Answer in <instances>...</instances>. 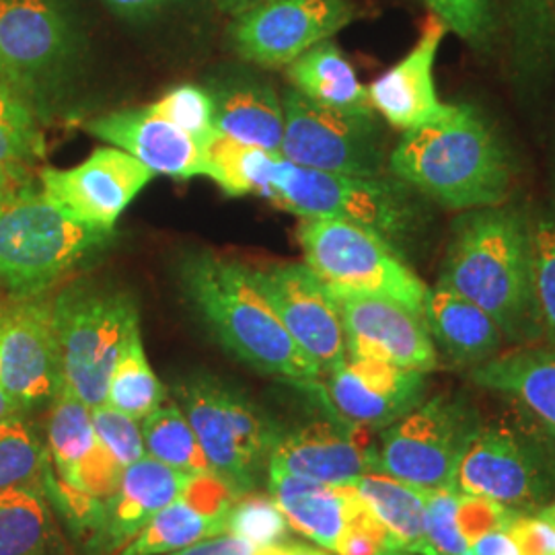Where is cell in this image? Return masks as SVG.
Segmentation results:
<instances>
[{"label":"cell","instance_id":"6da1fadb","mask_svg":"<svg viewBox=\"0 0 555 555\" xmlns=\"http://www.w3.org/2000/svg\"><path fill=\"white\" fill-rule=\"evenodd\" d=\"M438 282L476 302L504 339H543L533 291L531 217L511 204L461 212L451 227Z\"/></svg>","mask_w":555,"mask_h":555},{"label":"cell","instance_id":"7a4b0ae2","mask_svg":"<svg viewBox=\"0 0 555 555\" xmlns=\"http://www.w3.org/2000/svg\"><path fill=\"white\" fill-rule=\"evenodd\" d=\"M389 173L440 208L465 212L506 204L516 163L496 126L474 105L456 103L449 118L403 132Z\"/></svg>","mask_w":555,"mask_h":555},{"label":"cell","instance_id":"3957f363","mask_svg":"<svg viewBox=\"0 0 555 555\" xmlns=\"http://www.w3.org/2000/svg\"><path fill=\"white\" fill-rule=\"evenodd\" d=\"M179 282L202 323L237 360L261 375L302 387L321 380L318 364L286 332L249 268L199 251L183 259Z\"/></svg>","mask_w":555,"mask_h":555},{"label":"cell","instance_id":"277c9868","mask_svg":"<svg viewBox=\"0 0 555 555\" xmlns=\"http://www.w3.org/2000/svg\"><path fill=\"white\" fill-rule=\"evenodd\" d=\"M268 199L298 219L339 220L369 229L401 254L422 238L430 222L428 199L401 179L325 173L282 157Z\"/></svg>","mask_w":555,"mask_h":555},{"label":"cell","instance_id":"5b68a950","mask_svg":"<svg viewBox=\"0 0 555 555\" xmlns=\"http://www.w3.org/2000/svg\"><path fill=\"white\" fill-rule=\"evenodd\" d=\"M171 391L212 474L237 496L256 492L284 428L243 389L210 373L178 378Z\"/></svg>","mask_w":555,"mask_h":555},{"label":"cell","instance_id":"8992f818","mask_svg":"<svg viewBox=\"0 0 555 555\" xmlns=\"http://www.w3.org/2000/svg\"><path fill=\"white\" fill-rule=\"evenodd\" d=\"M112 231L70 217L41 188L20 185L0 215V284L38 297L109 241Z\"/></svg>","mask_w":555,"mask_h":555},{"label":"cell","instance_id":"52a82bcc","mask_svg":"<svg viewBox=\"0 0 555 555\" xmlns=\"http://www.w3.org/2000/svg\"><path fill=\"white\" fill-rule=\"evenodd\" d=\"M62 387L91 410L107 401L119 352L140 325L139 305L121 288L77 280L52 298Z\"/></svg>","mask_w":555,"mask_h":555},{"label":"cell","instance_id":"ba28073f","mask_svg":"<svg viewBox=\"0 0 555 555\" xmlns=\"http://www.w3.org/2000/svg\"><path fill=\"white\" fill-rule=\"evenodd\" d=\"M305 263L330 288L393 298L424 315L428 284L387 238L350 222L300 219Z\"/></svg>","mask_w":555,"mask_h":555},{"label":"cell","instance_id":"9c48e42d","mask_svg":"<svg viewBox=\"0 0 555 555\" xmlns=\"http://www.w3.org/2000/svg\"><path fill=\"white\" fill-rule=\"evenodd\" d=\"M77 34L62 0H0V79L43 118L75 73Z\"/></svg>","mask_w":555,"mask_h":555},{"label":"cell","instance_id":"30bf717a","mask_svg":"<svg viewBox=\"0 0 555 555\" xmlns=\"http://www.w3.org/2000/svg\"><path fill=\"white\" fill-rule=\"evenodd\" d=\"M459 494L539 513L555 494V438L506 422H479L455 476Z\"/></svg>","mask_w":555,"mask_h":555},{"label":"cell","instance_id":"8fae6325","mask_svg":"<svg viewBox=\"0 0 555 555\" xmlns=\"http://www.w3.org/2000/svg\"><path fill=\"white\" fill-rule=\"evenodd\" d=\"M481 416L465 397L435 396L380 430L377 472L420 492L455 488L456 469Z\"/></svg>","mask_w":555,"mask_h":555},{"label":"cell","instance_id":"7c38bea8","mask_svg":"<svg viewBox=\"0 0 555 555\" xmlns=\"http://www.w3.org/2000/svg\"><path fill=\"white\" fill-rule=\"evenodd\" d=\"M284 139L280 155L298 167L357 176L383 178L389 173L387 140L378 116H352L307 100L297 89L282 98Z\"/></svg>","mask_w":555,"mask_h":555},{"label":"cell","instance_id":"4fadbf2b","mask_svg":"<svg viewBox=\"0 0 555 555\" xmlns=\"http://www.w3.org/2000/svg\"><path fill=\"white\" fill-rule=\"evenodd\" d=\"M357 17L348 0H259L237 13L229 41L238 56L263 68H286L332 40Z\"/></svg>","mask_w":555,"mask_h":555},{"label":"cell","instance_id":"5bb4252c","mask_svg":"<svg viewBox=\"0 0 555 555\" xmlns=\"http://www.w3.org/2000/svg\"><path fill=\"white\" fill-rule=\"evenodd\" d=\"M0 380L21 412L59 396L62 375L52 298L13 297L0 305Z\"/></svg>","mask_w":555,"mask_h":555},{"label":"cell","instance_id":"9a60e30c","mask_svg":"<svg viewBox=\"0 0 555 555\" xmlns=\"http://www.w3.org/2000/svg\"><path fill=\"white\" fill-rule=\"evenodd\" d=\"M249 272L298 348L318 364L321 377L346 362L336 300L305 261L270 263Z\"/></svg>","mask_w":555,"mask_h":555},{"label":"cell","instance_id":"2e32d148","mask_svg":"<svg viewBox=\"0 0 555 555\" xmlns=\"http://www.w3.org/2000/svg\"><path fill=\"white\" fill-rule=\"evenodd\" d=\"M330 293L341 319L346 357L373 358L426 375L440 366L437 346L422 313L393 298Z\"/></svg>","mask_w":555,"mask_h":555},{"label":"cell","instance_id":"e0dca14e","mask_svg":"<svg viewBox=\"0 0 555 555\" xmlns=\"http://www.w3.org/2000/svg\"><path fill=\"white\" fill-rule=\"evenodd\" d=\"M155 173L116 146L95 149L70 169H43L40 188L70 217L114 231L124 210L151 183Z\"/></svg>","mask_w":555,"mask_h":555},{"label":"cell","instance_id":"ac0fdd59","mask_svg":"<svg viewBox=\"0 0 555 555\" xmlns=\"http://www.w3.org/2000/svg\"><path fill=\"white\" fill-rule=\"evenodd\" d=\"M334 416L366 430H385L426 399V373L373 358H346L315 383Z\"/></svg>","mask_w":555,"mask_h":555},{"label":"cell","instance_id":"d6986e66","mask_svg":"<svg viewBox=\"0 0 555 555\" xmlns=\"http://www.w3.org/2000/svg\"><path fill=\"white\" fill-rule=\"evenodd\" d=\"M447 34V25L428 15L414 48L366 87L377 116L399 132L437 124L455 112L456 103L438 98L435 80L438 50Z\"/></svg>","mask_w":555,"mask_h":555},{"label":"cell","instance_id":"ffe728a7","mask_svg":"<svg viewBox=\"0 0 555 555\" xmlns=\"http://www.w3.org/2000/svg\"><path fill=\"white\" fill-rule=\"evenodd\" d=\"M192 477L149 455L128 465L116 492L101 502L95 527L82 541L85 555H118L185 490Z\"/></svg>","mask_w":555,"mask_h":555},{"label":"cell","instance_id":"44dd1931","mask_svg":"<svg viewBox=\"0 0 555 555\" xmlns=\"http://www.w3.org/2000/svg\"><path fill=\"white\" fill-rule=\"evenodd\" d=\"M270 465L323 483H346L377 472V442L366 428L332 414L284 430Z\"/></svg>","mask_w":555,"mask_h":555},{"label":"cell","instance_id":"7402d4cb","mask_svg":"<svg viewBox=\"0 0 555 555\" xmlns=\"http://www.w3.org/2000/svg\"><path fill=\"white\" fill-rule=\"evenodd\" d=\"M48 455L68 488L100 500L116 492L124 469L98 437L91 408L64 387L50 403Z\"/></svg>","mask_w":555,"mask_h":555},{"label":"cell","instance_id":"603a6c76","mask_svg":"<svg viewBox=\"0 0 555 555\" xmlns=\"http://www.w3.org/2000/svg\"><path fill=\"white\" fill-rule=\"evenodd\" d=\"M85 130L140 160L155 176L194 179L204 176V160L196 140L149 105L112 112L85 124Z\"/></svg>","mask_w":555,"mask_h":555},{"label":"cell","instance_id":"cb8c5ba5","mask_svg":"<svg viewBox=\"0 0 555 555\" xmlns=\"http://www.w3.org/2000/svg\"><path fill=\"white\" fill-rule=\"evenodd\" d=\"M237 498L215 474L194 476L118 555L171 554L202 539L224 535Z\"/></svg>","mask_w":555,"mask_h":555},{"label":"cell","instance_id":"d4e9b609","mask_svg":"<svg viewBox=\"0 0 555 555\" xmlns=\"http://www.w3.org/2000/svg\"><path fill=\"white\" fill-rule=\"evenodd\" d=\"M266 486L291 529L330 554L336 552L339 539L362 504V498L350 483H323L295 476L278 465L268 467Z\"/></svg>","mask_w":555,"mask_h":555},{"label":"cell","instance_id":"484cf974","mask_svg":"<svg viewBox=\"0 0 555 555\" xmlns=\"http://www.w3.org/2000/svg\"><path fill=\"white\" fill-rule=\"evenodd\" d=\"M424 319L438 357L455 366L472 371L502 352L504 336L494 319L442 282L428 288Z\"/></svg>","mask_w":555,"mask_h":555},{"label":"cell","instance_id":"4316f807","mask_svg":"<svg viewBox=\"0 0 555 555\" xmlns=\"http://www.w3.org/2000/svg\"><path fill=\"white\" fill-rule=\"evenodd\" d=\"M477 387L508 397L555 438V350L518 346L472 369Z\"/></svg>","mask_w":555,"mask_h":555},{"label":"cell","instance_id":"83f0119b","mask_svg":"<svg viewBox=\"0 0 555 555\" xmlns=\"http://www.w3.org/2000/svg\"><path fill=\"white\" fill-rule=\"evenodd\" d=\"M286 77L293 89L323 107L352 116H377L369 89L358 80L352 62L332 40L321 41L288 64Z\"/></svg>","mask_w":555,"mask_h":555},{"label":"cell","instance_id":"f1b7e54d","mask_svg":"<svg viewBox=\"0 0 555 555\" xmlns=\"http://www.w3.org/2000/svg\"><path fill=\"white\" fill-rule=\"evenodd\" d=\"M215 128L270 153L282 149L284 107L276 91L261 82H233L212 93Z\"/></svg>","mask_w":555,"mask_h":555},{"label":"cell","instance_id":"f546056e","mask_svg":"<svg viewBox=\"0 0 555 555\" xmlns=\"http://www.w3.org/2000/svg\"><path fill=\"white\" fill-rule=\"evenodd\" d=\"M346 483L357 490L399 547L410 554L435 555L426 535L424 492L378 472L354 477Z\"/></svg>","mask_w":555,"mask_h":555},{"label":"cell","instance_id":"4dcf8cb0","mask_svg":"<svg viewBox=\"0 0 555 555\" xmlns=\"http://www.w3.org/2000/svg\"><path fill=\"white\" fill-rule=\"evenodd\" d=\"M204 176L215 179L229 196L270 198L272 176L282 155L243 144L217 128L199 142Z\"/></svg>","mask_w":555,"mask_h":555},{"label":"cell","instance_id":"1f68e13d","mask_svg":"<svg viewBox=\"0 0 555 555\" xmlns=\"http://www.w3.org/2000/svg\"><path fill=\"white\" fill-rule=\"evenodd\" d=\"M54 545L56 529L43 492H0V555H50Z\"/></svg>","mask_w":555,"mask_h":555},{"label":"cell","instance_id":"d6a6232c","mask_svg":"<svg viewBox=\"0 0 555 555\" xmlns=\"http://www.w3.org/2000/svg\"><path fill=\"white\" fill-rule=\"evenodd\" d=\"M167 387L151 369L137 325L119 352L107 389V405L126 416L142 420L167 401Z\"/></svg>","mask_w":555,"mask_h":555},{"label":"cell","instance_id":"836d02e7","mask_svg":"<svg viewBox=\"0 0 555 555\" xmlns=\"http://www.w3.org/2000/svg\"><path fill=\"white\" fill-rule=\"evenodd\" d=\"M146 455L188 476L212 474L198 437L176 401H165L140 420Z\"/></svg>","mask_w":555,"mask_h":555},{"label":"cell","instance_id":"e575fe53","mask_svg":"<svg viewBox=\"0 0 555 555\" xmlns=\"http://www.w3.org/2000/svg\"><path fill=\"white\" fill-rule=\"evenodd\" d=\"M43 153L40 114L20 91L0 79V165L21 176Z\"/></svg>","mask_w":555,"mask_h":555},{"label":"cell","instance_id":"d590c367","mask_svg":"<svg viewBox=\"0 0 555 555\" xmlns=\"http://www.w3.org/2000/svg\"><path fill=\"white\" fill-rule=\"evenodd\" d=\"M50 467L48 447L21 417L0 422V492L36 490L43 492V479Z\"/></svg>","mask_w":555,"mask_h":555},{"label":"cell","instance_id":"8d00e7d4","mask_svg":"<svg viewBox=\"0 0 555 555\" xmlns=\"http://www.w3.org/2000/svg\"><path fill=\"white\" fill-rule=\"evenodd\" d=\"M533 291L543 339L555 350V208L531 217Z\"/></svg>","mask_w":555,"mask_h":555},{"label":"cell","instance_id":"74e56055","mask_svg":"<svg viewBox=\"0 0 555 555\" xmlns=\"http://www.w3.org/2000/svg\"><path fill=\"white\" fill-rule=\"evenodd\" d=\"M288 529L291 525L280 511L276 500L270 494L259 492L238 496L227 520V533L238 537L256 547L286 541Z\"/></svg>","mask_w":555,"mask_h":555},{"label":"cell","instance_id":"f35d334b","mask_svg":"<svg viewBox=\"0 0 555 555\" xmlns=\"http://www.w3.org/2000/svg\"><path fill=\"white\" fill-rule=\"evenodd\" d=\"M149 107L160 118L190 134L198 144L215 130L212 93L204 91L198 85L173 87Z\"/></svg>","mask_w":555,"mask_h":555},{"label":"cell","instance_id":"ab89813d","mask_svg":"<svg viewBox=\"0 0 555 555\" xmlns=\"http://www.w3.org/2000/svg\"><path fill=\"white\" fill-rule=\"evenodd\" d=\"M424 4L449 31L476 48H483L496 31V0H424Z\"/></svg>","mask_w":555,"mask_h":555},{"label":"cell","instance_id":"60d3db41","mask_svg":"<svg viewBox=\"0 0 555 555\" xmlns=\"http://www.w3.org/2000/svg\"><path fill=\"white\" fill-rule=\"evenodd\" d=\"M91 416L103 447L118 461L121 469L146 456L139 420L121 414L107 403L93 408Z\"/></svg>","mask_w":555,"mask_h":555},{"label":"cell","instance_id":"b9f144b4","mask_svg":"<svg viewBox=\"0 0 555 555\" xmlns=\"http://www.w3.org/2000/svg\"><path fill=\"white\" fill-rule=\"evenodd\" d=\"M455 488L424 492L426 500V535L435 555H469V543L456 527Z\"/></svg>","mask_w":555,"mask_h":555},{"label":"cell","instance_id":"7bdbcfd3","mask_svg":"<svg viewBox=\"0 0 555 555\" xmlns=\"http://www.w3.org/2000/svg\"><path fill=\"white\" fill-rule=\"evenodd\" d=\"M522 515L490 498L459 494L456 498V527L463 539L472 545L479 537L508 529L516 516Z\"/></svg>","mask_w":555,"mask_h":555},{"label":"cell","instance_id":"ee69618b","mask_svg":"<svg viewBox=\"0 0 555 555\" xmlns=\"http://www.w3.org/2000/svg\"><path fill=\"white\" fill-rule=\"evenodd\" d=\"M522 555H555V525L539 513H522L508 527Z\"/></svg>","mask_w":555,"mask_h":555},{"label":"cell","instance_id":"f6af8a7d","mask_svg":"<svg viewBox=\"0 0 555 555\" xmlns=\"http://www.w3.org/2000/svg\"><path fill=\"white\" fill-rule=\"evenodd\" d=\"M256 550H258L256 545L231 533H224V535L202 539L198 543H192L183 550L165 555H254Z\"/></svg>","mask_w":555,"mask_h":555},{"label":"cell","instance_id":"bcb514c9","mask_svg":"<svg viewBox=\"0 0 555 555\" xmlns=\"http://www.w3.org/2000/svg\"><path fill=\"white\" fill-rule=\"evenodd\" d=\"M121 20L142 21L155 17L171 0H103Z\"/></svg>","mask_w":555,"mask_h":555},{"label":"cell","instance_id":"7dc6e473","mask_svg":"<svg viewBox=\"0 0 555 555\" xmlns=\"http://www.w3.org/2000/svg\"><path fill=\"white\" fill-rule=\"evenodd\" d=\"M469 555H522L515 537L511 535L508 529L492 531L488 535L479 537L469 545Z\"/></svg>","mask_w":555,"mask_h":555},{"label":"cell","instance_id":"c3c4849f","mask_svg":"<svg viewBox=\"0 0 555 555\" xmlns=\"http://www.w3.org/2000/svg\"><path fill=\"white\" fill-rule=\"evenodd\" d=\"M254 555H334L318 545H307V543H297V541H280L266 547H258Z\"/></svg>","mask_w":555,"mask_h":555},{"label":"cell","instance_id":"681fc988","mask_svg":"<svg viewBox=\"0 0 555 555\" xmlns=\"http://www.w3.org/2000/svg\"><path fill=\"white\" fill-rule=\"evenodd\" d=\"M15 178H20V176L11 173L9 169H4V167L0 165V215L4 212L7 204L13 198L15 190L20 188V185H15Z\"/></svg>","mask_w":555,"mask_h":555},{"label":"cell","instance_id":"f907efd6","mask_svg":"<svg viewBox=\"0 0 555 555\" xmlns=\"http://www.w3.org/2000/svg\"><path fill=\"white\" fill-rule=\"evenodd\" d=\"M21 414L20 405L15 403V399L7 393L2 380H0V422L7 417L17 416Z\"/></svg>","mask_w":555,"mask_h":555},{"label":"cell","instance_id":"816d5d0a","mask_svg":"<svg viewBox=\"0 0 555 555\" xmlns=\"http://www.w3.org/2000/svg\"><path fill=\"white\" fill-rule=\"evenodd\" d=\"M222 11H233V13H241L254 4H258L259 0H215Z\"/></svg>","mask_w":555,"mask_h":555},{"label":"cell","instance_id":"f5cc1de1","mask_svg":"<svg viewBox=\"0 0 555 555\" xmlns=\"http://www.w3.org/2000/svg\"><path fill=\"white\" fill-rule=\"evenodd\" d=\"M541 513L547 516V518H552V522H554L555 525V502H552V504H547L545 508H541Z\"/></svg>","mask_w":555,"mask_h":555},{"label":"cell","instance_id":"db71d44e","mask_svg":"<svg viewBox=\"0 0 555 555\" xmlns=\"http://www.w3.org/2000/svg\"><path fill=\"white\" fill-rule=\"evenodd\" d=\"M552 2H555V0H552Z\"/></svg>","mask_w":555,"mask_h":555},{"label":"cell","instance_id":"11a10c76","mask_svg":"<svg viewBox=\"0 0 555 555\" xmlns=\"http://www.w3.org/2000/svg\"><path fill=\"white\" fill-rule=\"evenodd\" d=\"M554 208H555V206H554Z\"/></svg>","mask_w":555,"mask_h":555}]
</instances>
